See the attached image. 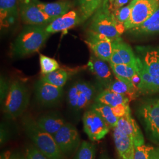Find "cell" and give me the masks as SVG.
I'll return each mask as SVG.
<instances>
[{"mask_svg":"<svg viewBox=\"0 0 159 159\" xmlns=\"http://www.w3.org/2000/svg\"><path fill=\"white\" fill-rule=\"evenodd\" d=\"M50 34L46 26L27 25L18 34L11 46L12 54L22 57L37 52L46 43Z\"/></svg>","mask_w":159,"mask_h":159,"instance_id":"1","label":"cell"},{"mask_svg":"<svg viewBox=\"0 0 159 159\" xmlns=\"http://www.w3.org/2000/svg\"><path fill=\"white\" fill-rule=\"evenodd\" d=\"M22 125L26 135L40 152L50 159H67L58 147L54 137L43 130L29 115L23 116Z\"/></svg>","mask_w":159,"mask_h":159,"instance_id":"2","label":"cell"},{"mask_svg":"<svg viewBox=\"0 0 159 159\" xmlns=\"http://www.w3.org/2000/svg\"><path fill=\"white\" fill-rule=\"evenodd\" d=\"M136 114L148 140L159 146V97L142 100L137 107Z\"/></svg>","mask_w":159,"mask_h":159,"instance_id":"3","label":"cell"},{"mask_svg":"<svg viewBox=\"0 0 159 159\" xmlns=\"http://www.w3.org/2000/svg\"><path fill=\"white\" fill-rule=\"evenodd\" d=\"M92 17L90 30L104 35L112 41L120 38L125 31V25L116 20L111 11L108 0H103L102 5Z\"/></svg>","mask_w":159,"mask_h":159,"instance_id":"4","label":"cell"},{"mask_svg":"<svg viewBox=\"0 0 159 159\" xmlns=\"http://www.w3.org/2000/svg\"><path fill=\"white\" fill-rule=\"evenodd\" d=\"M29 102L30 93L25 84L20 80L12 82L3 104L6 118L15 119L23 116Z\"/></svg>","mask_w":159,"mask_h":159,"instance_id":"5","label":"cell"},{"mask_svg":"<svg viewBox=\"0 0 159 159\" xmlns=\"http://www.w3.org/2000/svg\"><path fill=\"white\" fill-rule=\"evenodd\" d=\"M96 96V89L91 83L79 81L70 86L67 93V102L70 108L79 111L90 106Z\"/></svg>","mask_w":159,"mask_h":159,"instance_id":"6","label":"cell"},{"mask_svg":"<svg viewBox=\"0 0 159 159\" xmlns=\"http://www.w3.org/2000/svg\"><path fill=\"white\" fill-rule=\"evenodd\" d=\"M53 137L58 147L67 158L76 153L81 143L77 129L75 126L67 122Z\"/></svg>","mask_w":159,"mask_h":159,"instance_id":"7","label":"cell"},{"mask_svg":"<svg viewBox=\"0 0 159 159\" xmlns=\"http://www.w3.org/2000/svg\"><path fill=\"white\" fill-rule=\"evenodd\" d=\"M130 16L125 24V31L146 22L159 8V0H132Z\"/></svg>","mask_w":159,"mask_h":159,"instance_id":"8","label":"cell"},{"mask_svg":"<svg viewBox=\"0 0 159 159\" xmlns=\"http://www.w3.org/2000/svg\"><path fill=\"white\" fill-rule=\"evenodd\" d=\"M83 124L85 134L93 142L102 139L108 134L111 128L101 115L91 108L83 114Z\"/></svg>","mask_w":159,"mask_h":159,"instance_id":"9","label":"cell"},{"mask_svg":"<svg viewBox=\"0 0 159 159\" xmlns=\"http://www.w3.org/2000/svg\"><path fill=\"white\" fill-rule=\"evenodd\" d=\"M20 16L27 25L47 26L54 20L48 16L33 0H19Z\"/></svg>","mask_w":159,"mask_h":159,"instance_id":"10","label":"cell"},{"mask_svg":"<svg viewBox=\"0 0 159 159\" xmlns=\"http://www.w3.org/2000/svg\"><path fill=\"white\" fill-rule=\"evenodd\" d=\"M36 99L44 106H54L61 102L63 95V87L47 83L40 79L34 84Z\"/></svg>","mask_w":159,"mask_h":159,"instance_id":"11","label":"cell"},{"mask_svg":"<svg viewBox=\"0 0 159 159\" xmlns=\"http://www.w3.org/2000/svg\"><path fill=\"white\" fill-rule=\"evenodd\" d=\"M85 43L94 55L109 63L113 52V41L107 37L89 30Z\"/></svg>","mask_w":159,"mask_h":159,"instance_id":"12","label":"cell"},{"mask_svg":"<svg viewBox=\"0 0 159 159\" xmlns=\"http://www.w3.org/2000/svg\"><path fill=\"white\" fill-rule=\"evenodd\" d=\"M110 64H127L137 67V57L130 45L120 37L113 41V52Z\"/></svg>","mask_w":159,"mask_h":159,"instance_id":"13","label":"cell"},{"mask_svg":"<svg viewBox=\"0 0 159 159\" xmlns=\"http://www.w3.org/2000/svg\"><path fill=\"white\" fill-rule=\"evenodd\" d=\"M137 66L140 81L137 86L140 95H152L159 93V77L149 74L143 67L139 57H137Z\"/></svg>","mask_w":159,"mask_h":159,"instance_id":"14","label":"cell"},{"mask_svg":"<svg viewBox=\"0 0 159 159\" xmlns=\"http://www.w3.org/2000/svg\"><path fill=\"white\" fill-rule=\"evenodd\" d=\"M116 127L126 135L132 138L134 146H137L144 144V137L136 121L130 113L120 117Z\"/></svg>","mask_w":159,"mask_h":159,"instance_id":"15","label":"cell"},{"mask_svg":"<svg viewBox=\"0 0 159 159\" xmlns=\"http://www.w3.org/2000/svg\"><path fill=\"white\" fill-rule=\"evenodd\" d=\"M81 22L80 15L72 10L54 20L46 26V31L50 34L65 31L74 27Z\"/></svg>","mask_w":159,"mask_h":159,"instance_id":"16","label":"cell"},{"mask_svg":"<svg viewBox=\"0 0 159 159\" xmlns=\"http://www.w3.org/2000/svg\"><path fill=\"white\" fill-rule=\"evenodd\" d=\"M113 136L120 159H130L133 157L134 146L132 138L123 133L116 127L113 129Z\"/></svg>","mask_w":159,"mask_h":159,"instance_id":"17","label":"cell"},{"mask_svg":"<svg viewBox=\"0 0 159 159\" xmlns=\"http://www.w3.org/2000/svg\"><path fill=\"white\" fill-rule=\"evenodd\" d=\"M20 15L18 0H0L1 27H8L16 23Z\"/></svg>","mask_w":159,"mask_h":159,"instance_id":"18","label":"cell"},{"mask_svg":"<svg viewBox=\"0 0 159 159\" xmlns=\"http://www.w3.org/2000/svg\"><path fill=\"white\" fill-rule=\"evenodd\" d=\"M106 62L95 55H92L88 63V67L91 73L106 88L113 79L111 67L110 68Z\"/></svg>","mask_w":159,"mask_h":159,"instance_id":"19","label":"cell"},{"mask_svg":"<svg viewBox=\"0 0 159 159\" xmlns=\"http://www.w3.org/2000/svg\"><path fill=\"white\" fill-rule=\"evenodd\" d=\"M127 31L137 38H144L159 34V8L146 22Z\"/></svg>","mask_w":159,"mask_h":159,"instance_id":"20","label":"cell"},{"mask_svg":"<svg viewBox=\"0 0 159 159\" xmlns=\"http://www.w3.org/2000/svg\"><path fill=\"white\" fill-rule=\"evenodd\" d=\"M106 89L124 95L128 97L130 102L140 96L136 85L130 81L116 77H115V79L113 80Z\"/></svg>","mask_w":159,"mask_h":159,"instance_id":"21","label":"cell"},{"mask_svg":"<svg viewBox=\"0 0 159 159\" xmlns=\"http://www.w3.org/2000/svg\"><path fill=\"white\" fill-rule=\"evenodd\" d=\"M48 16L56 19L70 11L73 4L68 0H61L54 2L44 3L39 0H33Z\"/></svg>","mask_w":159,"mask_h":159,"instance_id":"22","label":"cell"},{"mask_svg":"<svg viewBox=\"0 0 159 159\" xmlns=\"http://www.w3.org/2000/svg\"><path fill=\"white\" fill-rule=\"evenodd\" d=\"M39 126L43 130L54 136L59 130L66 121L58 114L55 113L46 114L36 120Z\"/></svg>","mask_w":159,"mask_h":159,"instance_id":"23","label":"cell"},{"mask_svg":"<svg viewBox=\"0 0 159 159\" xmlns=\"http://www.w3.org/2000/svg\"><path fill=\"white\" fill-rule=\"evenodd\" d=\"M110 67L115 77L130 81L135 85L138 84L140 81L138 66L134 67L122 64H110Z\"/></svg>","mask_w":159,"mask_h":159,"instance_id":"24","label":"cell"},{"mask_svg":"<svg viewBox=\"0 0 159 159\" xmlns=\"http://www.w3.org/2000/svg\"><path fill=\"white\" fill-rule=\"evenodd\" d=\"M139 58L149 74L159 77V52L157 49L145 50L142 56Z\"/></svg>","mask_w":159,"mask_h":159,"instance_id":"25","label":"cell"},{"mask_svg":"<svg viewBox=\"0 0 159 159\" xmlns=\"http://www.w3.org/2000/svg\"><path fill=\"white\" fill-rule=\"evenodd\" d=\"M94 102L106 104L111 107H114L120 104H129L130 100L128 97L124 95L105 89L103 91L97 95Z\"/></svg>","mask_w":159,"mask_h":159,"instance_id":"26","label":"cell"},{"mask_svg":"<svg viewBox=\"0 0 159 159\" xmlns=\"http://www.w3.org/2000/svg\"><path fill=\"white\" fill-rule=\"evenodd\" d=\"M103 0H77L79 7L81 22L92 17L100 7Z\"/></svg>","mask_w":159,"mask_h":159,"instance_id":"27","label":"cell"},{"mask_svg":"<svg viewBox=\"0 0 159 159\" xmlns=\"http://www.w3.org/2000/svg\"><path fill=\"white\" fill-rule=\"evenodd\" d=\"M91 108L95 110L100 114L103 119L108 123L111 128L114 129L117 126L119 118H117L114 114L112 108L110 106L101 103L94 102V103L92 104Z\"/></svg>","mask_w":159,"mask_h":159,"instance_id":"28","label":"cell"},{"mask_svg":"<svg viewBox=\"0 0 159 159\" xmlns=\"http://www.w3.org/2000/svg\"><path fill=\"white\" fill-rule=\"evenodd\" d=\"M133 159H159V146L142 144L134 146Z\"/></svg>","mask_w":159,"mask_h":159,"instance_id":"29","label":"cell"},{"mask_svg":"<svg viewBox=\"0 0 159 159\" xmlns=\"http://www.w3.org/2000/svg\"><path fill=\"white\" fill-rule=\"evenodd\" d=\"M68 73L63 69L57 70L47 74H43L40 79L47 83L59 87H63L68 80Z\"/></svg>","mask_w":159,"mask_h":159,"instance_id":"30","label":"cell"},{"mask_svg":"<svg viewBox=\"0 0 159 159\" xmlns=\"http://www.w3.org/2000/svg\"><path fill=\"white\" fill-rule=\"evenodd\" d=\"M96 149L93 143L83 141L75 153L74 159H96Z\"/></svg>","mask_w":159,"mask_h":159,"instance_id":"31","label":"cell"},{"mask_svg":"<svg viewBox=\"0 0 159 159\" xmlns=\"http://www.w3.org/2000/svg\"><path fill=\"white\" fill-rule=\"evenodd\" d=\"M41 72L42 74H47L59 69L60 66L57 61L51 57L43 54L40 55Z\"/></svg>","mask_w":159,"mask_h":159,"instance_id":"32","label":"cell"},{"mask_svg":"<svg viewBox=\"0 0 159 159\" xmlns=\"http://www.w3.org/2000/svg\"><path fill=\"white\" fill-rule=\"evenodd\" d=\"M132 2L131 1L127 5L124 6L119 9L112 12L116 20L119 23L125 25V22L129 20L131 12L132 9Z\"/></svg>","mask_w":159,"mask_h":159,"instance_id":"33","label":"cell"},{"mask_svg":"<svg viewBox=\"0 0 159 159\" xmlns=\"http://www.w3.org/2000/svg\"><path fill=\"white\" fill-rule=\"evenodd\" d=\"M26 159H50L36 148L33 144H29L25 149Z\"/></svg>","mask_w":159,"mask_h":159,"instance_id":"34","label":"cell"},{"mask_svg":"<svg viewBox=\"0 0 159 159\" xmlns=\"http://www.w3.org/2000/svg\"><path fill=\"white\" fill-rule=\"evenodd\" d=\"M114 114L117 117L120 118L126 115L131 113V110L129 104H120L117 106L111 107Z\"/></svg>","mask_w":159,"mask_h":159,"instance_id":"35","label":"cell"},{"mask_svg":"<svg viewBox=\"0 0 159 159\" xmlns=\"http://www.w3.org/2000/svg\"><path fill=\"white\" fill-rule=\"evenodd\" d=\"M11 137V132L8 126L4 123H1L0 127V143L2 146L7 142Z\"/></svg>","mask_w":159,"mask_h":159,"instance_id":"36","label":"cell"},{"mask_svg":"<svg viewBox=\"0 0 159 159\" xmlns=\"http://www.w3.org/2000/svg\"><path fill=\"white\" fill-rule=\"evenodd\" d=\"M132 0H108L109 8L111 11L113 12L127 5Z\"/></svg>","mask_w":159,"mask_h":159,"instance_id":"37","label":"cell"},{"mask_svg":"<svg viewBox=\"0 0 159 159\" xmlns=\"http://www.w3.org/2000/svg\"><path fill=\"white\" fill-rule=\"evenodd\" d=\"M10 85L7 84L4 79H1V103L4 104L6 100V97L7 96L8 93L9 91Z\"/></svg>","mask_w":159,"mask_h":159,"instance_id":"38","label":"cell"},{"mask_svg":"<svg viewBox=\"0 0 159 159\" xmlns=\"http://www.w3.org/2000/svg\"><path fill=\"white\" fill-rule=\"evenodd\" d=\"M17 153H10V152H6L1 154V159H16Z\"/></svg>","mask_w":159,"mask_h":159,"instance_id":"39","label":"cell"},{"mask_svg":"<svg viewBox=\"0 0 159 159\" xmlns=\"http://www.w3.org/2000/svg\"><path fill=\"white\" fill-rule=\"evenodd\" d=\"M99 159H111L107 154L102 153L100 155Z\"/></svg>","mask_w":159,"mask_h":159,"instance_id":"40","label":"cell"},{"mask_svg":"<svg viewBox=\"0 0 159 159\" xmlns=\"http://www.w3.org/2000/svg\"><path fill=\"white\" fill-rule=\"evenodd\" d=\"M16 159H26V158H25V156H24V155L22 154L17 153Z\"/></svg>","mask_w":159,"mask_h":159,"instance_id":"41","label":"cell"},{"mask_svg":"<svg viewBox=\"0 0 159 159\" xmlns=\"http://www.w3.org/2000/svg\"><path fill=\"white\" fill-rule=\"evenodd\" d=\"M157 50H158V51H159V47H158V48H157Z\"/></svg>","mask_w":159,"mask_h":159,"instance_id":"42","label":"cell"},{"mask_svg":"<svg viewBox=\"0 0 159 159\" xmlns=\"http://www.w3.org/2000/svg\"><path fill=\"white\" fill-rule=\"evenodd\" d=\"M133 158H134V157H132V158H131V159H133Z\"/></svg>","mask_w":159,"mask_h":159,"instance_id":"43","label":"cell"}]
</instances>
